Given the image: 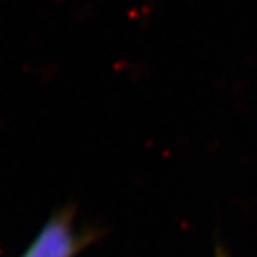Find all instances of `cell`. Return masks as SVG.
Masks as SVG:
<instances>
[{
	"label": "cell",
	"instance_id": "1",
	"mask_svg": "<svg viewBox=\"0 0 257 257\" xmlns=\"http://www.w3.org/2000/svg\"><path fill=\"white\" fill-rule=\"evenodd\" d=\"M100 236L93 227H76V209L66 204L56 210L19 257H76Z\"/></svg>",
	"mask_w": 257,
	"mask_h": 257
},
{
	"label": "cell",
	"instance_id": "2",
	"mask_svg": "<svg viewBox=\"0 0 257 257\" xmlns=\"http://www.w3.org/2000/svg\"><path fill=\"white\" fill-rule=\"evenodd\" d=\"M216 257H230V254L226 248L219 244V246H216Z\"/></svg>",
	"mask_w": 257,
	"mask_h": 257
}]
</instances>
